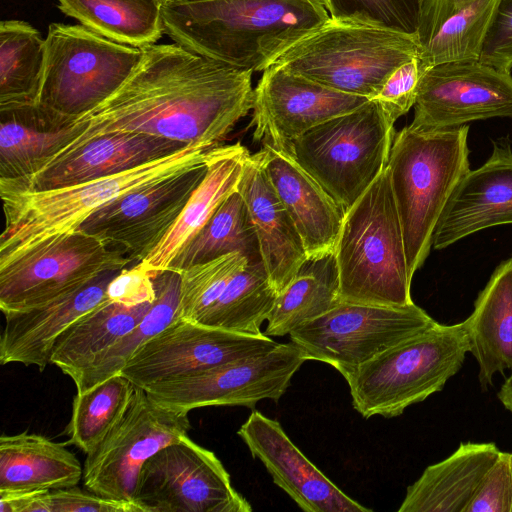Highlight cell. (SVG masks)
<instances>
[{
  "label": "cell",
  "mask_w": 512,
  "mask_h": 512,
  "mask_svg": "<svg viewBox=\"0 0 512 512\" xmlns=\"http://www.w3.org/2000/svg\"><path fill=\"white\" fill-rule=\"evenodd\" d=\"M45 39L20 20L0 23V110L39 105Z\"/></svg>",
  "instance_id": "cell-35"
},
{
  "label": "cell",
  "mask_w": 512,
  "mask_h": 512,
  "mask_svg": "<svg viewBox=\"0 0 512 512\" xmlns=\"http://www.w3.org/2000/svg\"><path fill=\"white\" fill-rule=\"evenodd\" d=\"M234 252L245 255L250 262L261 261L257 237L238 190L222 202L167 270L180 272Z\"/></svg>",
  "instance_id": "cell-36"
},
{
  "label": "cell",
  "mask_w": 512,
  "mask_h": 512,
  "mask_svg": "<svg viewBox=\"0 0 512 512\" xmlns=\"http://www.w3.org/2000/svg\"><path fill=\"white\" fill-rule=\"evenodd\" d=\"M158 271H149L141 262L121 270L109 283L107 296L111 300L130 303L154 301L156 289L154 276Z\"/></svg>",
  "instance_id": "cell-45"
},
{
  "label": "cell",
  "mask_w": 512,
  "mask_h": 512,
  "mask_svg": "<svg viewBox=\"0 0 512 512\" xmlns=\"http://www.w3.org/2000/svg\"><path fill=\"white\" fill-rule=\"evenodd\" d=\"M186 143L137 132L98 136L22 179H0L2 190L42 191L117 174L171 155Z\"/></svg>",
  "instance_id": "cell-20"
},
{
  "label": "cell",
  "mask_w": 512,
  "mask_h": 512,
  "mask_svg": "<svg viewBox=\"0 0 512 512\" xmlns=\"http://www.w3.org/2000/svg\"><path fill=\"white\" fill-rule=\"evenodd\" d=\"M83 468L65 444L22 432L0 437V492L52 491L77 486Z\"/></svg>",
  "instance_id": "cell-29"
},
{
  "label": "cell",
  "mask_w": 512,
  "mask_h": 512,
  "mask_svg": "<svg viewBox=\"0 0 512 512\" xmlns=\"http://www.w3.org/2000/svg\"><path fill=\"white\" fill-rule=\"evenodd\" d=\"M267 175L303 241L308 258L334 252L345 211L289 153L263 146Z\"/></svg>",
  "instance_id": "cell-24"
},
{
  "label": "cell",
  "mask_w": 512,
  "mask_h": 512,
  "mask_svg": "<svg viewBox=\"0 0 512 512\" xmlns=\"http://www.w3.org/2000/svg\"><path fill=\"white\" fill-rule=\"evenodd\" d=\"M249 151L241 143L213 148L206 173L173 226L141 261L149 271L167 270L179 252L202 229L222 202L238 190Z\"/></svg>",
  "instance_id": "cell-27"
},
{
  "label": "cell",
  "mask_w": 512,
  "mask_h": 512,
  "mask_svg": "<svg viewBox=\"0 0 512 512\" xmlns=\"http://www.w3.org/2000/svg\"><path fill=\"white\" fill-rule=\"evenodd\" d=\"M198 1H207V0H172L171 2H175V3H190V2H198Z\"/></svg>",
  "instance_id": "cell-48"
},
{
  "label": "cell",
  "mask_w": 512,
  "mask_h": 512,
  "mask_svg": "<svg viewBox=\"0 0 512 512\" xmlns=\"http://www.w3.org/2000/svg\"><path fill=\"white\" fill-rule=\"evenodd\" d=\"M305 361L294 343H279L270 351L160 382L144 390L156 404L177 411L219 405L252 409L260 400L277 402Z\"/></svg>",
  "instance_id": "cell-13"
},
{
  "label": "cell",
  "mask_w": 512,
  "mask_h": 512,
  "mask_svg": "<svg viewBox=\"0 0 512 512\" xmlns=\"http://www.w3.org/2000/svg\"><path fill=\"white\" fill-rule=\"evenodd\" d=\"M130 263L124 254L79 229L51 236L0 261L1 311L6 314L46 304Z\"/></svg>",
  "instance_id": "cell-10"
},
{
  "label": "cell",
  "mask_w": 512,
  "mask_h": 512,
  "mask_svg": "<svg viewBox=\"0 0 512 512\" xmlns=\"http://www.w3.org/2000/svg\"><path fill=\"white\" fill-rule=\"evenodd\" d=\"M368 98L336 91L272 64L254 89L253 139L290 154L295 139L314 126L350 112Z\"/></svg>",
  "instance_id": "cell-18"
},
{
  "label": "cell",
  "mask_w": 512,
  "mask_h": 512,
  "mask_svg": "<svg viewBox=\"0 0 512 512\" xmlns=\"http://www.w3.org/2000/svg\"><path fill=\"white\" fill-rule=\"evenodd\" d=\"M0 115V179L36 173L84 130L41 105L3 109Z\"/></svg>",
  "instance_id": "cell-26"
},
{
  "label": "cell",
  "mask_w": 512,
  "mask_h": 512,
  "mask_svg": "<svg viewBox=\"0 0 512 512\" xmlns=\"http://www.w3.org/2000/svg\"><path fill=\"white\" fill-rule=\"evenodd\" d=\"M252 73L177 43L143 47L142 59L131 76L109 98L75 120L84 130L52 161L113 132L219 146L253 108Z\"/></svg>",
  "instance_id": "cell-1"
},
{
  "label": "cell",
  "mask_w": 512,
  "mask_h": 512,
  "mask_svg": "<svg viewBox=\"0 0 512 512\" xmlns=\"http://www.w3.org/2000/svg\"><path fill=\"white\" fill-rule=\"evenodd\" d=\"M415 57L414 36L330 18L273 64L336 91L374 99L390 75Z\"/></svg>",
  "instance_id": "cell-7"
},
{
  "label": "cell",
  "mask_w": 512,
  "mask_h": 512,
  "mask_svg": "<svg viewBox=\"0 0 512 512\" xmlns=\"http://www.w3.org/2000/svg\"><path fill=\"white\" fill-rule=\"evenodd\" d=\"M162 6L170 3L172 0H157Z\"/></svg>",
  "instance_id": "cell-49"
},
{
  "label": "cell",
  "mask_w": 512,
  "mask_h": 512,
  "mask_svg": "<svg viewBox=\"0 0 512 512\" xmlns=\"http://www.w3.org/2000/svg\"><path fill=\"white\" fill-rule=\"evenodd\" d=\"M249 262L234 252L180 271L179 317L197 322Z\"/></svg>",
  "instance_id": "cell-39"
},
{
  "label": "cell",
  "mask_w": 512,
  "mask_h": 512,
  "mask_svg": "<svg viewBox=\"0 0 512 512\" xmlns=\"http://www.w3.org/2000/svg\"><path fill=\"white\" fill-rule=\"evenodd\" d=\"M215 147L188 144L171 155L132 169L63 188L0 189L5 216L0 261L51 236L76 231L95 211L128 193L205 163Z\"/></svg>",
  "instance_id": "cell-3"
},
{
  "label": "cell",
  "mask_w": 512,
  "mask_h": 512,
  "mask_svg": "<svg viewBox=\"0 0 512 512\" xmlns=\"http://www.w3.org/2000/svg\"><path fill=\"white\" fill-rule=\"evenodd\" d=\"M437 322L414 303L402 306L340 301L290 332L306 360L327 363L343 377Z\"/></svg>",
  "instance_id": "cell-11"
},
{
  "label": "cell",
  "mask_w": 512,
  "mask_h": 512,
  "mask_svg": "<svg viewBox=\"0 0 512 512\" xmlns=\"http://www.w3.org/2000/svg\"><path fill=\"white\" fill-rule=\"evenodd\" d=\"M334 255L343 302L402 306L411 298L401 223L388 166L345 212Z\"/></svg>",
  "instance_id": "cell-5"
},
{
  "label": "cell",
  "mask_w": 512,
  "mask_h": 512,
  "mask_svg": "<svg viewBox=\"0 0 512 512\" xmlns=\"http://www.w3.org/2000/svg\"><path fill=\"white\" fill-rule=\"evenodd\" d=\"M335 21L373 25L414 36L422 0H322Z\"/></svg>",
  "instance_id": "cell-40"
},
{
  "label": "cell",
  "mask_w": 512,
  "mask_h": 512,
  "mask_svg": "<svg viewBox=\"0 0 512 512\" xmlns=\"http://www.w3.org/2000/svg\"><path fill=\"white\" fill-rule=\"evenodd\" d=\"M480 62L510 72L512 69V0H499L486 31Z\"/></svg>",
  "instance_id": "cell-43"
},
{
  "label": "cell",
  "mask_w": 512,
  "mask_h": 512,
  "mask_svg": "<svg viewBox=\"0 0 512 512\" xmlns=\"http://www.w3.org/2000/svg\"><path fill=\"white\" fill-rule=\"evenodd\" d=\"M277 294L262 261L249 262L231 278L197 322L240 333L262 334L261 326L267 321Z\"/></svg>",
  "instance_id": "cell-37"
},
{
  "label": "cell",
  "mask_w": 512,
  "mask_h": 512,
  "mask_svg": "<svg viewBox=\"0 0 512 512\" xmlns=\"http://www.w3.org/2000/svg\"><path fill=\"white\" fill-rule=\"evenodd\" d=\"M175 43L236 68L264 71L330 19L322 0H207L162 6Z\"/></svg>",
  "instance_id": "cell-2"
},
{
  "label": "cell",
  "mask_w": 512,
  "mask_h": 512,
  "mask_svg": "<svg viewBox=\"0 0 512 512\" xmlns=\"http://www.w3.org/2000/svg\"><path fill=\"white\" fill-rule=\"evenodd\" d=\"M468 131V125L430 132L408 125L394 137L387 166L412 277L429 255L450 196L470 170Z\"/></svg>",
  "instance_id": "cell-4"
},
{
  "label": "cell",
  "mask_w": 512,
  "mask_h": 512,
  "mask_svg": "<svg viewBox=\"0 0 512 512\" xmlns=\"http://www.w3.org/2000/svg\"><path fill=\"white\" fill-rule=\"evenodd\" d=\"M465 512H512V453L500 451Z\"/></svg>",
  "instance_id": "cell-41"
},
{
  "label": "cell",
  "mask_w": 512,
  "mask_h": 512,
  "mask_svg": "<svg viewBox=\"0 0 512 512\" xmlns=\"http://www.w3.org/2000/svg\"><path fill=\"white\" fill-rule=\"evenodd\" d=\"M425 71L417 57L409 60L390 75L374 98L393 123L415 105L420 79Z\"/></svg>",
  "instance_id": "cell-42"
},
{
  "label": "cell",
  "mask_w": 512,
  "mask_h": 512,
  "mask_svg": "<svg viewBox=\"0 0 512 512\" xmlns=\"http://www.w3.org/2000/svg\"><path fill=\"white\" fill-rule=\"evenodd\" d=\"M394 123L370 99L299 136L290 155L346 212L386 168Z\"/></svg>",
  "instance_id": "cell-8"
},
{
  "label": "cell",
  "mask_w": 512,
  "mask_h": 512,
  "mask_svg": "<svg viewBox=\"0 0 512 512\" xmlns=\"http://www.w3.org/2000/svg\"><path fill=\"white\" fill-rule=\"evenodd\" d=\"M59 9L81 25L121 44L143 48L164 32L157 0H58Z\"/></svg>",
  "instance_id": "cell-33"
},
{
  "label": "cell",
  "mask_w": 512,
  "mask_h": 512,
  "mask_svg": "<svg viewBox=\"0 0 512 512\" xmlns=\"http://www.w3.org/2000/svg\"><path fill=\"white\" fill-rule=\"evenodd\" d=\"M142 59V48L110 40L83 25L52 23L38 104L69 120L116 92Z\"/></svg>",
  "instance_id": "cell-9"
},
{
  "label": "cell",
  "mask_w": 512,
  "mask_h": 512,
  "mask_svg": "<svg viewBox=\"0 0 512 512\" xmlns=\"http://www.w3.org/2000/svg\"><path fill=\"white\" fill-rule=\"evenodd\" d=\"M153 302L130 303L107 297L56 339L51 364L73 378L99 354L129 333L143 319Z\"/></svg>",
  "instance_id": "cell-31"
},
{
  "label": "cell",
  "mask_w": 512,
  "mask_h": 512,
  "mask_svg": "<svg viewBox=\"0 0 512 512\" xmlns=\"http://www.w3.org/2000/svg\"><path fill=\"white\" fill-rule=\"evenodd\" d=\"M188 413L160 406L144 389L135 387L123 417L86 454L85 489L102 497L135 502L143 465L164 447L188 436Z\"/></svg>",
  "instance_id": "cell-12"
},
{
  "label": "cell",
  "mask_w": 512,
  "mask_h": 512,
  "mask_svg": "<svg viewBox=\"0 0 512 512\" xmlns=\"http://www.w3.org/2000/svg\"><path fill=\"white\" fill-rule=\"evenodd\" d=\"M144 512H250L230 475L210 450L188 436L148 459L135 496Z\"/></svg>",
  "instance_id": "cell-14"
},
{
  "label": "cell",
  "mask_w": 512,
  "mask_h": 512,
  "mask_svg": "<svg viewBox=\"0 0 512 512\" xmlns=\"http://www.w3.org/2000/svg\"><path fill=\"white\" fill-rule=\"evenodd\" d=\"M237 434L273 482L306 512H371L327 478L286 435L280 423L254 410Z\"/></svg>",
  "instance_id": "cell-19"
},
{
  "label": "cell",
  "mask_w": 512,
  "mask_h": 512,
  "mask_svg": "<svg viewBox=\"0 0 512 512\" xmlns=\"http://www.w3.org/2000/svg\"><path fill=\"white\" fill-rule=\"evenodd\" d=\"M497 397L502 405L512 413V372L502 384Z\"/></svg>",
  "instance_id": "cell-47"
},
{
  "label": "cell",
  "mask_w": 512,
  "mask_h": 512,
  "mask_svg": "<svg viewBox=\"0 0 512 512\" xmlns=\"http://www.w3.org/2000/svg\"><path fill=\"white\" fill-rule=\"evenodd\" d=\"M499 0H422L414 39L423 69L478 60Z\"/></svg>",
  "instance_id": "cell-25"
},
{
  "label": "cell",
  "mask_w": 512,
  "mask_h": 512,
  "mask_svg": "<svg viewBox=\"0 0 512 512\" xmlns=\"http://www.w3.org/2000/svg\"><path fill=\"white\" fill-rule=\"evenodd\" d=\"M503 224H512V150L508 138L493 141L489 159L461 178L436 225L432 247L441 250Z\"/></svg>",
  "instance_id": "cell-21"
},
{
  "label": "cell",
  "mask_w": 512,
  "mask_h": 512,
  "mask_svg": "<svg viewBox=\"0 0 512 512\" xmlns=\"http://www.w3.org/2000/svg\"><path fill=\"white\" fill-rule=\"evenodd\" d=\"M154 284L156 298L143 319L71 378L78 393L119 374L144 343L179 317L180 273L174 270L158 271Z\"/></svg>",
  "instance_id": "cell-34"
},
{
  "label": "cell",
  "mask_w": 512,
  "mask_h": 512,
  "mask_svg": "<svg viewBox=\"0 0 512 512\" xmlns=\"http://www.w3.org/2000/svg\"><path fill=\"white\" fill-rule=\"evenodd\" d=\"M467 352L464 321L436 323L344 377L352 405L364 418L399 416L408 406L441 391L459 371Z\"/></svg>",
  "instance_id": "cell-6"
},
{
  "label": "cell",
  "mask_w": 512,
  "mask_h": 512,
  "mask_svg": "<svg viewBox=\"0 0 512 512\" xmlns=\"http://www.w3.org/2000/svg\"><path fill=\"white\" fill-rule=\"evenodd\" d=\"M0 512H52L50 491L0 492Z\"/></svg>",
  "instance_id": "cell-46"
},
{
  "label": "cell",
  "mask_w": 512,
  "mask_h": 512,
  "mask_svg": "<svg viewBox=\"0 0 512 512\" xmlns=\"http://www.w3.org/2000/svg\"><path fill=\"white\" fill-rule=\"evenodd\" d=\"M120 271H107L85 287L46 304L4 314L1 365H35L43 371L51 364L56 339L77 319L107 299L108 285Z\"/></svg>",
  "instance_id": "cell-22"
},
{
  "label": "cell",
  "mask_w": 512,
  "mask_h": 512,
  "mask_svg": "<svg viewBox=\"0 0 512 512\" xmlns=\"http://www.w3.org/2000/svg\"><path fill=\"white\" fill-rule=\"evenodd\" d=\"M238 191L257 237L262 264L279 293L295 277L308 255L267 175L260 152L247 156Z\"/></svg>",
  "instance_id": "cell-23"
},
{
  "label": "cell",
  "mask_w": 512,
  "mask_h": 512,
  "mask_svg": "<svg viewBox=\"0 0 512 512\" xmlns=\"http://www.w3.org/2000/svg\"><path fill=\"white\" fill-rule=\"evenodd\" d=\"M135 387L121 374L76 394L66 434L68 443L88 454L125 414Z\"/></svg>",
  "instance_id": "cell-38"
},
{
  "label": "cell",
  "mask_w": 512,
  "mask_h": 512,
  "mask_svg": "<svg viewBox=\"0 0 512 512\" xmlns=\"http://www.w3.org/2000/svg\"><path fill=\"white\" fill-rule=\"evenodd\" d=\"M512 117V76L479 60L429 67L419 83L411 128L438 131Z\"/></svg>",
  "instance_id": "cell-16"
},
{
  "label": "cell",
  "mask_w": 512,
  "mask_h": 512,
  "mask_svg": "<svg viewBox=\"0 0 512 512\" xmlns=\"http://www.w3.org/2000/svg\"><path fill=\"white\" fill-rule=\"evenodd\" d=\"M464 324L468 352L478 363L479 383L486 390L496 373L512 372V258L493 272Z\"/></svg>",
  "instance_id": "cell-30"
},
{
  "label": "cell",
  "mask_w": 512,
  "mask_h": 512,
  "mask_svg": "<svg viewBox=\"0 0 512 512\" xmlns=\"http://www.w3.org/2000/svg\"><path fill=\"white\" fill-rule=\"evenodd\" d=\"M500 450L494 443H461L428 466L407 488L399 512H465Z\"/></svg>",
  "instance_id": "cell-28"
},
{
  "label": "cell",
  "mask_w": 512,
  "mask_h": 512,
  "mask_svg": "<svg viewBox=\"0 0 512 512\" xmlns=\"http://www.w3.org/2000/svg\"><path fill=\"white\" fill-rule=\"evenodd\" d=\"M52 512H144L134 501L110 499L77 486L50 491Z\"/></svg>",
  "instance_id": "cell-44"
},
{
  "label": "cell",
  "mask_w": 512,
  "mask_h": 512,
  "mask_svg": "<svg viewBox=\"0 0 512 512\" xmlns=\"http://www.w3.org/2000/svg\"><path fill=\"white\" fill-rule=\"evenodd\" d=\"M340 281L334 252L309 257L276 297L264 334L289 335L340 302Z\"/></svg>",
  "instance_id": "cell-32"
},
{
  "label": "cell",
  "mask_w": 512,
  "mask_h": 512,
  "mask_svg": "<svg viewBox=\"0 0 512 512\" xmlns=\"http://www.w3.org/2000/svg\"><path fill=\"white\" fill-rule=\"evenodd\" d=\"M205 173L206 162L128 193L95 211L78 229L141 262L173 226Z\"/></svg>",
  "instance_id": "cell-17"
},
{
  "label": "cell",
  "mask_w": 512,
  "mask_h": 512,
  "mask_svg": "<svg viewBox=\"0 0 512 512\" xmlns=\"http://www.w3.org/2000/svg\"><path fill=\"white\" fill-rule=\"evenodd\" d=\"M278 344L264 333H240L178 317L144 343L119 374L134 386L146 389L270 351Z\"/></svg>",
  "instance_id": "cell-15"
}]
</instances>
